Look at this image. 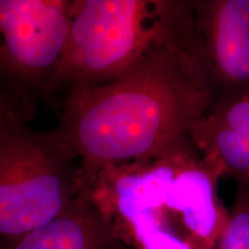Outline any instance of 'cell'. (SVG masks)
<instances>
[{"instance_id": "6da1fadb", "label": "cell", "mask_w": 249, "mask_h": 249, "mask_svg": "<svg viewBox=\"0 0 249 249\" xmlns=\"http://www.w3.org/2000/svg\"><path fill=\"white\" fill-rule=\"evenodd\" d=\"M216 98L198 53L191 11L152 53L119 79L67 90L57 129L86 191L102 171L192 145L195 124Z\"/></svg>"}, {"instance_id": "7a4b0ae2", "label": "cell", "mask_w": 249, "mask_h": 249, "mask_svg": "<svg viewBox=\"0 0 249 249\" xmlns=\"http://www.w3.org/2000/svg\"><path fill=\"white\" fill-rule=\"evenodd\" d=\"M222 179L192 144L105 169L82 193L129 249H216L230 214Z\"/></svg>"}, {"instance_id": "3957f363", "label": "cell", "mask_w": 249, "mask_h": 249, "mask_svg": "<svg viewBox=\"0 0 249 249\" xmlns=\"http://www.w3.org/2000/svg\"><path fill=\"white\" fill-rule=\"evenodd\" d=\"M191 6L192 0H73L49 91L119 79L176 30Z\"/></svg>"}, {"instance_id": "277c9868", "label": "cell", "mask_w": 249, "mask_h": 249, "mask_svg": "<svg viewBox=\"0 0 249 249\" xmlns=\"http://www.w3.org/2000/svg\"><path fill=\"white\" fill-rule=\"evenodd\" d=\"M79 193L77 163L55 128L38 132L11 110L0 116V239L54 219Z\"/></svg>"}, {"instance_id": "5b68a950", "label": "cell", "mask_w": 249, "mask_h": 249, "mask_svg": "<svg viewBox=\"0 0 249 249\" xmlns=\"http://www.w3.org/2000/svg\"><path fill=\"white\" fill-rule=\"evenodd\" d=\"M73 0H0V93L27 118L49 91L70 27Z\"/></svg>"}, {"instance_id": "8992f818", "label": "cell", "mask_w": 249, "mask_h": 249, "mask_svg": "<svg viewBox=\"0 0 249 249\" xmlns=\"http://www.w3.org/2000/svg\"><path fill=\"white\" fill-rule=\"evenodd\" d=\"M192 17L216 98L249 92V0H192Z\"/></svg>"}, {"instance_id": "52a82bcc", "label": "cell", "mask_w": 249, "mask_h": 249, "mask_svg": "<svg viewBox=\"0 0 249 249\" xmlns=\"http://www.w3.org/2000/svg\"><path fill=\"white\" fill-rule=\"evenodd\" d=\"M0 249H129L86 193H77L54 219L17 239L1 240Z\"/></svg>"}, {"instance_id": "ba28073f", "label": "cell", "mask_w": 249, "mask_h": 249, "mask_svg": "<svg viewBox=\"0 0 249 249\" xmlns=\"http://www.w3.org/2000/svg\"><path fill=\"white\" fill-rule=\"evenodd\" d=\"M191 141L196 150L216 165L223 179H232L236 185L249 187L247 136L205 113L193 127Z\"/></svg>"}, {"instance_id": "9c48e42d", "label": "cell", "mask_w": 249, "mask_h": 249, "mask_svg": "<svg viewBox=\"0 0 249 249\" xmlns=\"http://www.w3.org/2000/svg\"><path fill=\"white\" fill-rule=\"evenodd\" d=\"M216 249H249V187L236 185L229 220Z\"/></svg>"}, {"instance_id": "30bf717a", "label": "cell", "mask_w": 249, "mask_h": 249, "mask_svg": "<svg viewBox=\"0 0 249 249\" xmlns=\"http://www.w3.org/2000/svg\"><path fill=\"white\" fill-rule=\"evenodd\" d=\"M207 113L249 139V92L216 98Z\"/></svg>"}, {"instance_id": "8fae6325", "label": "cell", "mask_w": 249, "mask_h": 249, "mask_svg": "<svg viewBox=\"0 0 249 249\" xmlns=\"http://www.w3.org/2000/svg\"><path fill=\"white\" fill-rule=\"evenodd\" d=\"M11 110L17 111L13 105H12V103L9 102L8 99L5 97V96H2L1 93H0V116H2V114L6 113V112L11 111Z\"/></svg>"}]
</instances>
